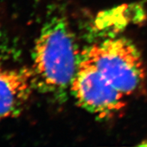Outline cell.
Listing matches in <instances>:
<instances>
[{
  "label": "cell",
  "instance_id": "6da1fadb",
  "mask_svg": "<svg viewBox=\"0 0 147 147\" xmlns=\"http://www.w3.org/2000/svg\"><path fill=\"white\" fill-rule=\"evenodd\" d=\"M80 60L68 20L53 12L43 24L33 48L31 70L35 89L59 102L65 101Z\"/></svg>",
  "mask_w": 147,
  "mask_h": 147
},
{
  "label": "cell",
  "instance_id": "7a4b0ae2",
  "mask_svg": "<svg viewBox=\"0 0 147 147\" xmlns=\"http://www.w3.org/2000/svg\"><path fill=\"white\" fill-rule=\"evenodd\" d=\"M126 97L140 93L145 87L146 73L137 47L125 38L107 39L81 53Z\"/></svg>",
  "mask_w": 147,
  "mask_h": 147
},
{
  "label": "cell",
  "instance_id": "3957f363",
  "mask_svg": "<svg viewBox=\"0 0 147 147\" xmlns=\"http://www.w3.org/2000/svg\"><path fill=\"white\" fill-rule=\"evenodd\" d=\"M70 92L80 107L100 119H113L126 107L125 95L82 55Z\"/></svg>",
  "mask_w": 147,
  "mask_h": 147
},
{
  "label": "cell",
  "instance_id": "277c9868",
  "mask_svg": "<svg viewBox=\"0 0 147 147\" xmlns=\"http://www.w3.org/2000/svg\"><path fill=\"white\" fill-rule=\"evenodd\" d=\"M34 90L31 68L0 63V122L21 114Z\"/></svg>",
  "mask_w": 147,
  "mask_h": 147
}]
</instances>
